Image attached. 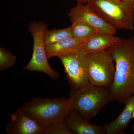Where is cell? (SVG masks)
I'll return each instance as SVG.
<instances>
[{
	"label": "cell",
	"instance_id": "2e32d148",
	"mask_svg": "<svg viewBox=\"0 0 134 134\" xmlns=\"http://www.w3.org/2000/svg\"><path fill=\"white\" fill-rule=\"evenodd\" d=\"M63 122L51 123L43 129L41 134H73Z\"/></svg>",
	"mask_w": 134,
	"mask_h": 134
},
{
	"label": "cell",
	"instance_id": "6da1fadb",
	"mask_svg": "<svg viewBox=\"0 0 134 134\" xmlns=\"http://www.w3.org/2000/svg\"><path fill=\"white\" fill-rule=\"evenodd\" d=\"M115 63L111 101L124 104L134 96V35L107 49Z\"/></svg>",
	"mask_w": 134,
	"mask_h": 134
},
{
	"label": "cell",
	"instance_id": "277c9868",
	"mask_svg": "<svg viewBox=\"0 0 134 134\" xmlns=\"http://www.w3.org/2000/svg\"><path fill=\"white\" fill-rule=\"evenodd\" d=\"M73 109L89 121L111 101L109 88L89 83L70 94Z\"/></svg>",
	"mask_w": 134,
	"mask_h": 134
},
{
	"label": "cell",
	"instance_id": "9a60e30c",
	"mask_svg": "<svg viewBox=\"0 0 134 134\" xmlns=\"http://www.w3.org/2000/svg\"><path fill=\"white\" fill-rule=\"evenodd\" d=\"M73 37L70 26L66 29H54L51 31L47 29L44 33V43L46 47L48 46Z\"/></svg>",
	"mask_w": 134,
	"mask_h": 134
},
{
	"label": "cell",
	"instance_id": "4fadbf2b",
	"mask_svg": "<svg viewBox=\"0 0 134 134\" xmlns=\"http://www.w3.org/2000/svg\"><path fill=\"white\" fill-rule=\"evenodd\" d=\"M83 43L73 37L46 47L47 58L78 52Z\"/></svg>",
	"mask_w": 134,
	"mask_h": 134
},
{
	"label": "cell",
	"instance_id": "30bf717a",
	"mask_svg": "<svg viewBox=\"0 0 134 134\" xmlns=\"http://www.w3.org/2000/svg\"><path fill=\"white\" fill-rule=\"evenodd\" d=\"M63 123L73 134H105L104 126L92 125L74 110H72L69 113Z\"/></svg>",
	"mask_w": 134,
	"mask_h": 134
},
{
	"label": "cell",
	"instance_id": "ffe728a7",
	"mask_svg": "<svg viewBox=\"0 0 134 134\" xmlns=\"http://www.w3.org/2000/svg\"><path fill=\"white\" fill-rule=\"evenodd\" d=\"M133 131L134 133V125L133 126Z\"/></svg>",
	"mask_w": 134,
	"mask_h": 134
},
{
	"label": "cell",
	"instance_id": "5bb4252c",
	"mask_svg": "<svg viewBox=\"0 0 134 134\" xmlns=\"http://www.w3.org/2000/svg\"><path fill=\"white\" fill-rule=\"evenodd\" d=\"M73 36L75 38L82 42L88 41L97 31L94 28L89 25L78 21H71Z\"/></svg>",
	"mask_w": 134,
	"mask_h": 134
},
{
	"label": "cell",
	"instance_id": "3957f363",
	"mask_svg": "<svg viewBox=\"0 0 134 134\" xmlns=\"http://www.w3.org/2000/svg\"><path fill=\"white\" fill-rule=\"evenodd\" d=\"M86 4L116 30L134 29V0H88Z\"/></svg>",
	"mask_w": 134,
	"mask_h": 134
},
{
	"label": "cell",
	"instance_id": "52a82bcc",
	"mask_svg": "<svg viewBox=\"0 0 134 134\" xmlns=\"http://www.w3.org/2000/svg\"><path fill=\"white\" fill-rule=\"evenodd\" d=\"M86 54L76 52L58 56L62 63L68 81L74 90H78L90 83L87 74Z\"/></svg>",
	"mask_w": 134,
	"mask_h": 134
},
{
	"label": "cell",
	"instance_id": "d6986e66",
	"mask_svg": "<svg viewBox=\"0 0 134 134\" xmlns=\"http://www.w3.org/2000/svg\"><path fill=\"white\" fill-rule=\"evenodd\" d=\"M132 118H133V119H134V112L133 113V114H132Z\"/></svg>",
	"mask_w": 134,
	"mask_h": 134
},
{
	"label": "cell",
	"instance_id": "9c48e42d",
	"mask_svg": "<svg viewBox=\"0 0 134 134\" xmlns=\"http://www.w3.org/2000/svg\"><path fill=\"white\" fill-rule=\"evenodd\" d=\"M6 131L9 134H41L44 127L20 108L10 115Z\"/></svg>",
	"mask_w": 134,
	"mask_h": 134
},
{
	"label": "cell",
	"instance_id": "7a4b0ae2",
	"mask_svg": "<svg viewBox=\"0 0 134 134\" xmlns=\"http://www.w3.org/2000/svg\"><path fill=\"white\" fill-rule=\"evenodd\" d=\"M21 108L44 127L53 122H63L73 105L70 97H36L24 103Z\"/></svg>",
	"mask_w": 134,
	"mask_h": 134
},
{
	"label": "cell",
	"instance_id": "e0dca14e",
	"mask_svg": "<svg viewBox=\"0 0 134 134\" xmlns=\"http://www.w3.org/2000/svg\"><path fill=\"white\" fill-rule=\"evenodd\" d=\"M16 58L5 48H0V70H5L15 63Z\"/></svg>",
	"mask_w": 134,
	"mask_h": 134
},
{
	"label": "cell",
	"instance_id": "8fae6325",
	"mask_svg": "<svg viewBox=\"0 0 134 134\" xmlns=\"http://www.w3.org/2000/svg\"><path fill=\"white\" fill-rule=\"evenodd\" d=\"M121 40V39L114 34L97 32L82 44L79 52L88 54L107 50L119 44Z\"/></svg>",
	"mask_w": 134,
	"mask_h": 134
},
{
	"label": "cell",
	"instance_id": "8992f818",
	"mask_svg": "<svg viewBox=\"0 0 134 134\" xmlns=\"http://www.w3.org/2000/svg\"><path fill=\"white\" fill-rule=\"evenodd\" d=\"M47 29L46 25L42 22L32 23L29 25V31L33 38V52L30 60L24 68L30 72H43L52 79H57L59 75L50 66L46 52L44 36Z\"/></svg>",
	"mask_w": 134,
	"mask_h": 134
},
{
	"label": "cell",
	"instance_id": "5b68a950",
	"mask_svg": "<svg viewBox=\"0 0 134 134\" xmlns=\"http://www.w3.org/2000/svg\"><path fill=\"white\" fill-rule=\"evenodd\" d=\"M114 62L107 50L86 54V68L90 83L109 88L115 74Z\"/></svg>",
	"mask_w": 134,
	"mask_h": 134
},
{
	"label": "cell",
	"instance_id": "44dd1931",
	"mask_svg": "<svg viewBox=\"0 0 134 134\" xmlns=\"http://www.w3.org/2000/svg\"><path fill=\"white\" fill-rule=\"evenodd\" d=\"M122 1H129V0H122Z\"/></svg>",
	"mask_w": 134,
	"mask_h": 134
},
{
	"label": "cell",
	"instance_id": "7c38bea8",
	"mask_svg": "<svg viewBox=\"0 0 134 134\" xmlns=\"http://www.w3.org/2000/svg\"><path fill=\"white\" fill-rule=\"evenodd\" d=\"M134 111V96L125 104L122 113L113 121L104 126L105 134H122L126 129Z\"/></svg>",
	"mask_w": 134,
	"mask_h": 134
},
{
	"label": "cell",
	"instance_id": "ba28073f",
	"mask_svg": "<svg viewBox=\"0 0 134 134\" xmlns=\"http://www.w3.org/2000/svg\"><path fill=\"white\" fill-rule=\"evenodd\" d=\"M70 21H78L91 25L98 32L114 34L117 30L99 16L87 4L77 3L68 13Z\"/></svg>",
	"mask_w": 134,
	"mask_h": 134
},
{
	"label": "cell",
	"instance_id": "ac0fdd59",
	"mask_svg": "<svg viewBox=\"0 0 134 134\" xmlns=\"http://www.w3.org/2000/svg\"><path fill=\"white\" fill-rule=\"evenodd\" d=\"M77 3L79 4H86L88 0H76Z\"/></svg>",
	"mask_w": 134,
	"mask_h": 134
}]
</instances>
